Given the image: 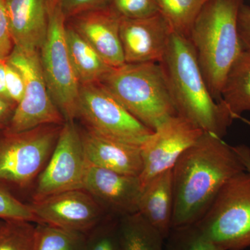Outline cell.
<instances>
[{
	"mask_svg": "<svg viewBox=\"0 0 250 250\" xmlns=\"http://www.w3.org/2000/svg\"><path fill=\"white\" fill-rule=\"evenodd\" d=\"M166 241L165 250H223L195 225L172 229Z\"/></svg>",
	"mask_w": 250,
	"mask_h": 250,
	"instance_id": "25",
	"label": "cell"
},
{
	"mask_svg": "<svg viewBox=\"0 0 250 250\" xmlns=\"http://www.w3.org/2000/svg\"><path fill=\"white\" fill-rule=\"evenodd\" d=\"M52 0H5L14 47L39 51L48 29Z\"/></svg>",
	"mask_w": 250,
	"mask_h": 250,
	"instance_id": "17",
	"label": "cell"
},
{
	"mask_svg": "<svg viewBox=\"0 0 250 250\" xmlns=\"http://www.w3.org/2000/svg\"><path fill=\"white\" fill-rule=\"evenodd\" d=\"M36 223L24 220L0 221V250H36Z\"/></svg>",
	"mask_w": 250,
	"mask_h": 250,
	"instance_id": "24",
	"label": "cell"
},
{
	"mask_svg": "<svg viewBox=\"0 0 250 250\" xmlns=\"http://www.w3.org/2000/svg\"><path fill=\"white\" fill-rule=\"evenodd\" d=\"M14 46L5 0H0V60L7 59Z\"/></svg>",
	"mask_w": 250,
	"mask_h": 250,
	"instance_id": "31",
	"label": "cell"
},
{
	"mask_svg": "<svg viewBox=\"0 0 250 250\" xmlns=\"http://www.w3.org/2000/svg\"><path fill=\"white\" fill-rule=\"evenodd\" d=\"M238 30L243 48L250 51V6L244 2L238 12Z\"/></svg>",
	"mask_w": 250,
	"mask_h": 250,
	"instance_id": "32",
	"label": "cell"
},
{
	"mask_svg": "<svg viewBox=\"0 0 250 250\" xmlns=\"http://www.w3.org/2000/svg\"><path fill=\"white\" fill-rule=\"evenodd\" d=\"M234 148L246 171L250 174V148L245 145L235 146Z\"/></svg>",
	"mask_w": 250,
	"mask_h": 250,
	"instance_id": "35",
	"label": "cell"
},
{
	"mask_svg": "<svg viewBox=\"0 0 250 250\" xmlns=\"http://www.w3.org/2000/svg\"><path fill=\"white\" fill-rule=\"evenodd\" d=\"M0 219L40 223L30 205L20 201L1 184H0Z\"/></svg>",
	"mask_w": 250,
	"mask_h": 250,
	"instance_id": "28",
	"label": "cell"
},
{
	"mask_svg": "<svg viewBox=\"0 0 250 250\" xmlns=\"http://www.w3.org/2000/svg\"><path fill=\"white\" fill-rule=\"evenodd\" d=\"M205 131L184 117L175 115L163 122L141 146L143 189L156 176L173 168L179 158Z\"/></svg>",
	"mask_w": 250,
	"mask_h": 250,
	"instance_id": "11",
	"label": "cell"
},
{
	"mask_svg": "<svg viewBox=\"0 0 250 250\" xmlns=\"http://www.w3.org/2000/svg\"><path fill=\"white\" fill-rule=\"evenodd\" d=\"M62 126L41 125L17 133L0 131V184L24 188L37 179L53 152Z\"/></svg>",
	"mask_w": 250,
	"mask_h": 250,
	"instance_id": "6",
	"label": "cell"
},
{
	"mask_svg": "<svg viewBox=\"0 0 250 250\" xmlns=\"http://www.w3.org/2000/svg\"><path fill=\"white\" fill-rule=\"evenodd\" d=\"M109 0H57L65 20L81 13L106 6Z\"/></svg>",
	"mask_w": 250,
	"mask_h": 250,
	"instance_id": "30",
	"label": "cell"
},
{
	"mask_svg": "<svg viewBox=\"0 0 250 250\" xmlns=\"http://www.w3.org/2000/svg\"><path fill=\"white\" fill-rule=\"evenodd\" d=\"M86 234L36 224V250H84Z\"/></svg>",
	"mask_w": 250,
	"mask_h": 250,
	"instance_id": "23",
	"label": "cell"
},
{
	"mask_svg": "<svg viewBox=\"0 0 250 250\" xmlns=\"http://www.w3.org/2000/svg\"><path fill=\"white\" fill-rule=\"evenodd\" d=\"M123 250H165L164 238L139 213L119 218Z\"/></svg>",
	"mask_w": 250,
	"mask_h": 250,
	"instance_id": "21",
	"label": "cell"
},
{
	"mask_svg": "<svg viewBox=\"0 0 250 250\" xmlns=\"http://www.w3.org/2000/svg\"><path fill=\"white\" fill-rule=\"evenodd\" d=\"M6 60H0V98L4 100L5 101L11 103V100H10L7 90H6Z\"/></svg>",
	"mask_w": 250,
	"mask_h": 250,
	"instance_id": "34",
	"label": "cell"
},
{
	"mask_svg": "<svg viewBox=\"0 0 250 250\" xmlns=\"http://www.w3.org/2000/svg\"><path fill=\"white\" fill-rule=\"evenodd\" d=\"M30 206L39 223L84 234L110 215L83 189L50 195L32 201Z\"/></svg>",
	"mask_w": 250,
	"mask_h": 250,
	"instance_id": "12",
	"label": "cell"
},
{
	"mask_svg": "<svg viewBox=\"0 0 250 250\" xmlns=\"http://www.w3.org/2000/svg\"><path fill=\"white\" fill-rule=\"evenodd\" d=\"M88 164L114 172L139 177L143 169L141 146H135L80 129Z\"/></svg>",
	"mask_w": 250,
	"mask_h": 250,
	"instance_id": "16",
	"label": "cell"
},
{
	"mask_svg": "<svg viewBox=\"0 0 250 250\" xmlns=\"http://www.w3.org/2000/svg\"><path fill=\"white\" fill-rule=\"evenodd\" d=\"M76 119L95 134L135 146L153 132L100 83L80 85Z\"/></svg>",
	"mask_w": 250,
	"mask_h": 250,
	"instance_id": "8",
	"label": "cell"
},
{
	"mask_svg": "<svg viewBox=\"0 0 250 250\" xmlns=\"http://www.w3.org/2000/svg\"><path fill=\"white\" fill-rule=\"evenodd\" d=\"M223 250L250 247V174L243 171L230 179L195 224Z\"/></svg>",
	"mask_w": 250,
	"mask_h": 250,
	"instance_id": "5",
	"label": "cell"
},
{
	"mask_svg": "<svg viewBox=\"0 0 250 250\" xmlns=\"http://www.w3.org/2000/svg\"><path fill=\"white\" fill-rule=\"evenodd\" d=\"M16 107L14 104L5 101L0 98V131H3L8 127Z\"/></svg>",
	"mask_w": 250,
	"mask_h": 250,
	"instance_id": "33",
	"label": "cell"
},
{
	"mask_svg": "<svg viewBox=\"0 0 250 250\" xmlns=\"http://www.w3.org/2000/svg\"><path fill=\"white\" fill-rule=\"evenodd\" d=\"M65 40L72 67L80 85L101 83L113 67L67 24Z\"/></svg>",
	"mask_w": 250,
	"mask_h": 250,
	"instance_id": "19",
	"label": "cell"
},
{
	"mask_svg": "<svg viewBox=\"0 0 250 250\" xmlns=\"http://www.w3.org/2000/svg\"><path fill=\"white\" fill-rule=\"evenodd\" d=\"M6 85L8 95L11 103L16 106L22 101L25 83L22 73L17 67L8 62L6 64Z\"/></svg>",
	"mask_w": 250,
	"mask_h": 250,
	"instance_id": "29",
	"label": "cell"
},
{
	"mask_svg": "<svg viewBox=\"0 0 250 250\" xmlns=\"http://www.w3.org/2000/svg\"><path fill=\"white\" fill-rule=\"evenodd\" d=\"M242 120H243V121H244L245 123H246L247 124L249 125L250 126V121H248V120L244 119V118H242Z\"/></svg>",
	"mask_w": 250,
	"mask_h": 250,
	"instance_id": "36",
	"label": "cell"
},
{
	"mask_svg": "<svg viewBox=\"0 0 250 250\" xmlns=\"http://www.w3.org/2000/svg\"><path fill=\"white\" fill-rule=\"evenodd\" d=\"M106 7L121 19H141L160 13L156 0H109Z\"/></svg>",
	"mask_w": 250,
	"mask_h": 250,
	"instance_id": "27",
	"label": "cell"
},
{
	"mask_svg": "<svg viewBox=\"0 0 250 250\" xmlns=\"http://www.w3.org/2000/svg\"><path fill=\"white\" fill-rule=\"evenodd\" d=\"M100 83L153 131L178 114L159 62L125 63L112 69Z\"/></svg>",
	"mask_w": 250,
	"mask_h": 250,
	"instance_id": "4",
	"label": "cell"
},
{
	"mask_svg": "<svg viewBox=\"0 0 250 250\" xmlns=\"http://www.w3.org/2000/svg\"><path fill=\"white\" fill-rule=\"evenodd\" d=\"M172 33L161 13L141 19H121L120 37L125 63L159 62Z\"/></svg>",
	"mask_w": 250,
	"mask_h": 250,
	"instance_id": "14",
	"label": "cell"
},
{
	"mask_svg": "<svg viewBox=\"0 0 250 250\" xmlns=\"http://www.w3.org/2000/svg\"><path fill=\"white\" fill-rule=\"evenodd\" d=\"M87 164L80 128L75 121L65 122L48 162L36 179L32 201L83 189Z\"/></svg>",
	"mask_w": 250,
	"mask_h": 250,
	"instance_id": "10",
	"label": "cell"
},
{
	"mask_svg": "<svg viewBox=\"0 0 250 250\" xmlns=\"http://www.w3.org/2000/svg\"><path fill=\"white\" fill-rule=\"evenodd\" d=\"M220 102L233 120L241 118L243 112L250 111V51L243 49L230 69Z\"/></svg>",
	"mask_w": 250,
	"mask_h": 250,
	"instance_id": "20",
	"label": "cell"
},
{
	"mask_svg": "<svg viewBox=\"0 0 250 250\" xmlns=\"http://www.w3.org/2000/svg\"><path fill=\"white\" fill-rule=\"evenodd\" d=\"M7 61L22 73L25 89L22 101L16 106L9 126L4 131L17 133L41 125H63L65 119L46 84L39 51H25L14 47Z\"/></svg>",
	"mask_w": 250,
	"mask_h": 250,
	"instance_id": "9",
	"label": "cell"
},
{
	"mask_svg": "<svg viewBox=\"0 0 250 250\" xmlns=\"http://www.w3.org/2000/svg\"><path fill=\"white\" fill-rule=\"evenodd\" d=\"M65 28L66 20L57 0H52L48 29L39 57L51 98L65 121L68 122L77 118L80 85L69 57Z\"/></svg>",
	"mask_w": 250,
	"mask_h": 250,
	"instance_id": "7",
	"label": "cell"
},
{
	"mask_svg": "<svg viewBox=\"0 0 250 250\" xmlns=\"http://www.w3.org/2000/svg\"><path fill=\"white\" fill-rule=\"evenodd\" d=\"M243 171L234 147L216 135L204 133L172 169V229L197 223L224 185Z\"/></svg>",
	"mask_w": 250,
	"mask_h": 250,
	"instance_id": "1",
	"label": "cell"
},
{
	"mask_svg": "<svg viewBox=\"0 0 250 250\" xmlns=\"http://www.w3.org/2000/svg\"><path fill=\"white\" fill-rule=\"evenodd\" d=\"M174 32L188 39L197 15L208 0H156Z\"/></svg>",
	"mask_w": 250,
	"mask_h": 250,
	"instance_id": "22",
	"label": "cell"
},
{
	"mask_svg": "<svg viewBox=\"0 0 250 250\" xmlns=\"http://www.w3.org/2000/svg\"><path fill=\"white\" fill-rule=\"evenodd\" d=\"M243 3V0H208L188 37L208 89L218 103L229 72L244 49L238 30Z\"/></svg>",
	"mask_w": 250,
	"mask_h": 250,
	"instance_id": "3",
	"label": "cell"
},
{
	"mask_svg": "<svg viewBox=\"0 0 250 250\" xmlns=\"http://www.w3.org/2000/svg\"><path fill=\"white\" fill-rule=\"evenodd\" d=\"M83 190L108 214L118 218L137 213L142 188L139 177L87 164Z\"/></svg>",
	"mask_w": 250,
	"mask_h": 250,
	"instance_id": "13",
	"label": "cell"
},
{
	"mask_svg": "<svg viewBox=\"0 0 250 250\" xmlns=\"http://www.w3.org/2000/svg\"><path fill=\"white\" fill-rule=\"evenodd\" d=\"M121 20L105 6L72 16L66 20V24L88 42L109 66L116 68L125 64L120 37Z\"/></svg>",
	"mask_w": 250,
	"mask_h": 250,
	"instance_id": "15",
	"label": "cell"
},
{
	"mask_svg": "<svg viewBox=\"0 0 250 250\" xmlns=\"http://www.w3.org/2000/svg\"><path fill=\"white\" fill-rule=\"evenodd\" d=\"M174 210L172 169L156 176L143 189L138 213L164 240L172 229Z\"/></svg>",
	"mask_w": 250,
	"mask_h": 250,
	"instance_id": "18",
	"label": "cell"
},
{
	"mask_svg": "<svg viewBox=\"0 0 250 250\" xmlns=\"http://www.w3.org/2000/svg\"><path fill=\"white\" fill-rule=\"evenodd\" d=\"M159 64L178 115L223 138L233 118L212 96L189 39L173 31Z\"/></svg>",
	"mask_w": 250,
	"mask_h": 250,
	"instance_id": "2",
	"label": "cell"
},
{
	"mask_svg": "<svg viewBox=\"0 0 250 250\" xmlns=\"http://www.w3.org/2000/svg\"><path fill=\"white\" fill-rule=\"evenodd\" d=\"M119 218L108 215L86 234L84 250H123Z\"/></svg>",
	"mask_w": 250,
	"mask_h": 250,
	"instance_id": "26",
	"label": "cell"
}]
</instances>
